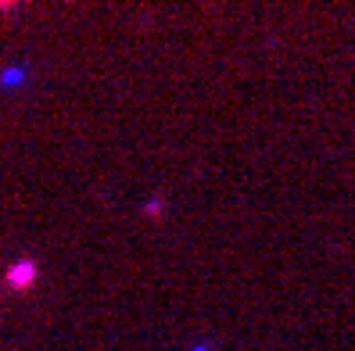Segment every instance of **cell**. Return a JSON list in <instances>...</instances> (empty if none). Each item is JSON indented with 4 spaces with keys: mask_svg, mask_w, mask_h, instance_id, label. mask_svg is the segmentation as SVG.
Listing matches in <instances>:
<instances>
[{
    "mask_svg": "<svg viewBox=\"0 0 355 351\" xmlns=\"http://www.w3.org/2000/svg\"><path fill=\"white\" fill-rule=\"evenodd\" d=\"M18 4V0H0V11H4V8H15Z\"/></svg>",
    "mask_w": 355,
    "mask_h": 351,
    "instance_id": "obj_1",
    "label": "cell"
}]
</instances>
